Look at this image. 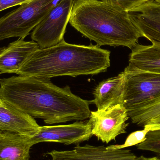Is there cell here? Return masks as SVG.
Returning a JSON list of instances; mask_svg holds the SVG:
<instances>
[{
  "label": "cell",
  "instance_id": "277c9868",
  "mask_svg": "<svg viewBox=\"0 0 160 160\" xmlns=\"http://www.w3.org/2000/svg\"><path fill=\"white\" fill-rule=\"evenodd\" d=\"M124 72L122 104L128 113L160 100V74L140 70L129 65Z\"/></svg>",
  "mask_w": 160,
  "mask_h": 160
},
{
  "label": "cell",
  "instance_id": "5bb4252c",
  "mask_svg": "<svg viewBox=\"0 0 160 160\" xmlns=\"http://www.w3.org/2000/svg\"><path fill=\"white\" fill-rule=\"evenodd\" d=\"M31 138L0 130V160H29Z\"/></svg>",
  "mask_w": 160,
  "mask_h": 160
},
{
  "label": "cell",
  "instance_id": "cb8c5ba5",
  "mask_svg": "<svg viewBox=\"0 0 160 160\" xmlns=\"http://www.w3.org/2000/svg\"><path fill=\"white\" fill-rule=\"evenodd\" d=\"M0 100H1V98H0Z\"/></svg>",
  "mask_w": 160,
  "mask_h": 160
},
{
  "label": "cell",
  "instance_id": "8fae6325",
  "mask_svg": "<svg viewBox=\"0 0 160 160\" xmlns=\"http://www.w3.org/2000/svg\"><path fill=\"white\" fill-rule=\"evenodd\" d=\"M40 126L33 118L0 100V130L14 132L32 138Z\"/></svg>",
  "mask_w": 160,
  "mask_h": 160
},
{
  "label": "cell",
  "instance_id": "e0dca14e",
  "mask_svg": "<svg viewBox=\"0 0 160 160\" xmlns=\"http://www.w3.org/2000/svg\"><path fill=\"white\" fill-rule=\"evenodd\" d=\"M136 146L137 149L153 152L160 158V129L149 131L145 141Z\"/></svg>",
  "mask_w": 160,
  "mask_h": 160
},
{
  "label": "cell",
  "instance_id": "ac0fdd59",
  "mask_svg": "<svg viewBox=\"0 0 160 160\" xmlns=\"http://www.w3.org/2000/svg\"><path fill=\"white\" fill-rule=\"evenodd\" d=\"M149 131L143 129L142 130L137 131L128 135L125 143L122 145H115L107 147L108 149H120L126 148L129 147L136 146L145 141L146 136Z\"/></svg>",
  "mask_w": 160,
  "mask_h": 160
},
{
  "label": "cell",
  "instance_id": "6da1fadb",
  "mask_svg": "<svg viewBox=\"0 0 160 160\" xmlns=\"http://www.w3.org/2000/svg\"><path fill=\"white\" fill-rule=\"evenodd\" d=\"M0 98L47 125L89 118L91 101L59 87L49 79L20 76L0 79Z\"/></svg>",
  "mask_w": 160,
  "mask_h": 160
},
{
  "label": "cell",
  "instance_id": "7c38bea8",
  "mask_svg": "<svg viewBox=\"0 0 160 160\" xmlns=\"http://www.w3.org/2000/svg\"><path fill=\"white\" fill-rule=\"evenodd\" d=\"M38 48L35 41L20 38L0 49V73L17 74L29 56Z\"/></svg>",
  "mask_w": 160,
  "mask_h": 160
},
{
  "label": "cell",
  "instance_id": "8992f818",
  "mask_svg": "<svg viewBox=\"0 0 160 160\" xmlns=\"http://www.w3.org/2000/svg\"><path fill=\"white\" fill-rule=\"evenodd\" d=\"M75 0H60L33 29L31 38L40 48L52 47L63 40Z\"/></svg>",
  "mask_w": 160,
  "mask_h": 160
},
{
  "label": "cell",
  "instance_id": "30bf717a",
  "mask_svg": "<svg viewBox=\"0 0 160 160\" xmlns=\"http://www.w3.org/2000/svg\"><path fill=\"white\" fill-rule=\"evenodd\" d=\"M143 37L160 44V2L150 0L128 12Z\"/></svg>",
  "mask_w": 160,
  "mask_h": 160
},
{
  "label": "cell",
  "instance_id": "4fadbf2b",
  "mask_svg": "<svg viewBox=\"0 0 160 160\" xmlns=\"http://www.w3.org/2000/svg\"><path fill=\"white\" fill-rule=\"evenodd\" d=\"M125 82V74L121 72L117 76L103 80L94 89V99L91 101L98 110H103L118 104H122Z\"/></svg>",
  "mask_w": 160,
  "mask_h": 160
},
{
  "label": "cell",
  "instance_id": "3957f363",
  "mask_svg": "<svg viewBox=\"0 0 160 160\" xmlns=\"http://www.w3.org/2000/svg\"><path fill=\"white\" fill-rule=\"evenodd\" d=\"M69 23L97 45L132 49L142 37L128 12L101 0H75Z\"/></svg>",
  "mask_w": 160,
  "mask_h": 160
},
{
  "label": "cell",
  "instance_id": "52a82bcc",
  "mask_svg": "<svg viewBox=\"0 0 160 160\" xmlns=\"http://www.w3.org/2000/svg\"><path fill=\"white\" fill-rule=\"evenodd\" d=\"M128 112L121 104L106 110L91 112L89 120L92 125V134L102 142L109 143L120 134L126 133L128 124Z\"/></svg>",
  "mask_w": 160,
  "mask_h": 160
},
{
  "label": "cell",
  "instance_id": "7a4b0ae2",
  "mask_svg": "<svg viewBox=\"0 0 160 160\" xmlns=\"http://www.w3.org/2000/svg\"><path fill=\"white\" fill-rule=\"evenodd\" d=\"M110 54L111 52L98 45H75L63 39L52 47L34 52L17 74L49 79L97 75L110 67Z\"/></svg>",
  "mask_w": 160,
  "mask_h": 160
},
{
  "label": "cell",
  "instance_id": "d4e9b609",
  "mask_svg": "<svg viewBox=\"0 0 160 160\" xmlns=\"http://www.w3.org/2000/svg\"><path fill=\"white\" fill-rule=\"evenodd\" d=\"M0 74H1V73H0Z\"/></svg>",
  "mask_w": 160,
  "mask_h": 160
},
{
  "label": "cell",
  "instance_id": "44dd1931",
  "mask_svg": "<svg viewBox=\"0 0 160 160\" xmlns=\"http://www.w3.org/2000/svg\"><path fill=\"white\" fill-rule=\"evenodd\" d=\"M144 129L148 131L160 129V119L149 123L144 127Z\"/></svg>",
  "mask_w": 160,
  "mask_h": 160
},
{
  "label": "cell",
  "instance_id": "7402d4cb",
  "mask_svg": "<svg viewBox=\"0 0 160 160\" xmlns=\"http://www.w3.org/2000/svg\"><path fill=\"white\" fill-rule=\"evenodd\" d=\"M136 160H160V158L158 157L147 158L144 156H142L139 158H137Z\"/></svg>",
  "mask_w": 160,
  "mask_h": 160
},
{
  "label": "cell",
  "instance_id": "5b68a950",
  "mask_svg": "<svg viewBox=\"0 0 160 160\" xmlns=\"http://www.w3.org/2000/svg\"><path fill=\"white\" fill-rule=\"evenodd\" d=\"M58 2L32 0L0 18V40L12 37L24 39Z\"/></svg>",
  "mask_w": 160,
  "mask_h": 160
},
{
  "label": "cell",
  "instance_id": "ffe728a7",
  "mask_svg": "<svg viewBox=\"0 0 160 160\" xmlns=\"http://www.w3.org/2000/svg\"><path fill=\"white\" fill-rule=\"evenodd\" d=\"M31 1L32 0H0V12L12 7L21 5Z\"/></svg>",
  "mask_w": 160,
  "mask_h": 160
},
{
  "label": "cell",
  "instance_id": "9c48e42d",
  "mask_svg": "<svg viewBox=\"0 0 160 160\" xmlns=\"http://www.w3.org/2000/svg\"><path fill=\"white\" fill-rule=\"evenodd\" d=\"M47 154L52 160H136V155L129 149H110L103 146L78 145L71 150H52Z\"/></svg>",
  "mask_w": 160,
  "mask_h": 160
},
{
  "label": "cell",
  "instance_id": "603a6c76",
  "mask_svg": "<svg viewBox=\"0 0 160 160\" xmlns=\"http://www.w3.org/2000/svg\"><path fill=\"white\" fill-rule=\"evenodd\" d=\"M156 1H158V2H160V0H156Z\"/></svg>",
  "mask_w": 160,
  "mask_h": 160
},
{
  "label": "cell",
  "instance_id": "9a60e30c",
  "mask_svg": "<svg viewBox=\"0 0 160 160\" xmlns=\"http://www.w3.org/2000/svg\"><path fill=\"white\" fill-rule=\"evenodd\" d=\"M129 66L136 69L160 74V44H137L132 49Z\"/></svg>",
  "mask_w": 160,
  "mask_h": 160
},
{
  "label": "cell",
  "instance_id": "d6986e66",
  "mask_svg": "<svg viewBox=\"0 0 160 160\" xmlns=\"http://www.w3.org/2000/svg\"><path fill=\"white\" fill-rule=\"evenodd\" d=\"M118 10L128 12L150 0H101Z\"/></svg>",
  "mask_w": 160,
  "mask_h": 160
},
{
  "label": "cell",
  "instance_id": "2e32d148",
  "mask_svg": "<svg viewBox=\"0 0 160 160\" xmlns=\"http://www.w3.org/2000/svg\"><path fill=\"white\" fill-rule=\"evenodd\" d=\"M132 122L140 127H144L153 121L160 119V100L143 108L128 112Z\"/></svg>",
  "mask_w": 160,
  "mask_h": 160
},
{
  "label": "cell",
  "instance_id": "ba28073f",
  "mask_svg": "<svg viewBox=\"0 0 160 160\" xmlns=\"http://www.w3.org/2000/svg\"><path fill=\"white\" fill-rule=\"evenodd\" d=\"M92 136L90 121L82 120L68 125L40 126L37 133L30 140L34 145L50 142L78 146Z\"/></svg>",
  "mask_w": 160,
  "mask_h": 160
}]
</instances>
